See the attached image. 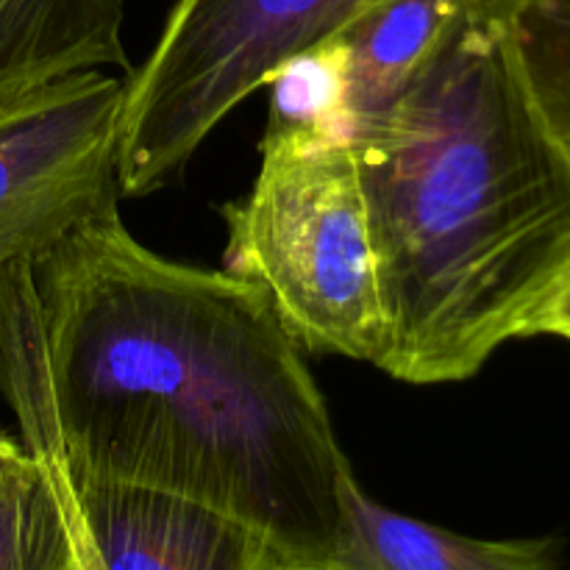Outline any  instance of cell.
I'll use <instances>...</instances> for the list:
<instances>
[{
	"label": "cell",
	"instance_id": "6da1fadb",
	"mask_svg": "<svg viewBox=\"0 0 570 570\" xmlns=\"http://www.w3.org/2000/svg\"><path fill=\"white\" fill-rule=\"evenodd\" d=\"M0 395L67 476L198 501L328 570L354 479L304 348L250 284L145 248L111 209L0 267Z\"/></svg>",
	"mask_w": 570,
	"mask_h": 570
},
{
	"label": "cell",
	"instance_id": "7a4b0ae2",
	"mask_svg": "<svg viewBox=\"0 0 570 570\" xmlns=\"http://www.w3.org/2000/svg\"><path fill=\"white\" fill-rule=\"evenodd\" d=\"M515 6L465 0L345 131L376 250V367L399 382L476 376L570 278V148L523 72Z\"/></svg>",
	"mask_w": 570,
	"mask_h": 570
},
{
	"label": "cell",
	"instance_id": "3957f363",
	"mask_svg": "<svg viewBox=\"0 0 570 570\" xmlns=\"http://www.w3.org/2000/svg\"><path fill=\"white\" fill-rule=\"evenodd\" d=\"M259 150L250 193L223 206V271L250 284L304 351L376 365L382 295L348 139L267 126Z\"/></svg>",
	"mask_w": 570,
	"mask_h": 570
},
{
	"label": "cell",
	"instance_id": "277c9868",
	"mask_svg": "<svg viewBox=\"0 0 570 570\" xmlns=\"http://www.w3.org/2000/svg\"><path fill=\"white\" fill-rule=\"evenodd\" d=\"M373 0H178L126 76L117 178L131 198L176 181L204 139L304 50Z\"/></svg>",
	"mask_w": 570,
	"mask_h": 570
},
{
	"label": "cell",
	"instance_id": "5b68a950",
	"mask_svg": "<svg viewBox=\"0 0 570 570\" xmlns=\"http://www.w3.org/2000/svg\"><path fill=\"white\" fill-rule=\"evenodd\" d=\"M122 95L126 78L92 70L0 106V267L117 209Z\"/></svg>",
	"mask_w": 570,
	"mask_h": 570
},
{
	"label": "cell",
	"instance_id": "8992f818",
	"mask_svg": "<svg viewBox=\"0 0 570 570\" xmlns=\"http://www.w3.org/2000/svg\"><path fill=\"white\" fill-rule=\"evenodd\" d=\"M45 465L53 468L100 570H289L259 532L226 512L161 490L72 479L53 462Z\"/></svg>",
	"mask_w": 570,
	"mask_h": 570
},
{
	"label": "cell",
	"instance_id": "52a82bcc",
	"mask_svg": "<svg viewBox=\"0 0 570 570\" xmlns=\"http://www.w3.org/2000/svg\"><path fill=\"white\" fill-rule=\"evenodd\" d=\"M122 0H0V106L61 78L131 72Z\"/></svg>",
	"mask_w": 570,
	"mask_h": 570
},
{
	"label": "cell",
	"instance_id": "ba28073f",
	"mask_svg": "<svg viewBox=\"0 0 570 570\" xmlns=\"http://www.w3.org/2000/svg\"><path fill=\"white\" fill-rule=\"evenodd\" d=\"M328 570H562L554 540H479L387 510L345 484L343 534Z\"/></svg>",
	"mask_w": 570,
	"mask_h": 570
},
{
	"label": "cell",
	"instance_id": "9c48e42d",
	"mask_svg": "<svg viewBox=\"0 0 570 570\" xmlns=\"http://www.w3.org/2000/svg\"><path fill=\"white\" fill-rule=\"evenodd\" d=\"M465 0H373L328 42L343 72V134L382 109Z\"/></svg>",
	"mask_w": 570,
	"mask_h": 570
},
{
	"label": "cell",
	"instance_id": "30bf717a",
	"mask_svg": "<svg viewBox=\"0 0 570 570\" xmlns=\"http://www.w3.org/2000/svg\"><path fill=\"white\" fill-rule=\"evenodd\" d=\"M0 570H76L59 479L22 445L0 456Z\"/></svg>",
	"mask_w": 570,
	"mask_h": 570
},
{
	"label": "cell",
	"instance_id": "8fae6325",
	"mask_svg": "<svg viewBox=\"0 0 570 570\" xmlns=\"http://www.w3.org/2000/svg\"><path fill=\"white\" fill-rule=\"evenodd\" d=\"M515 45L540 111L570 148V0H518Z\"/></svg>",
	"mask_w": 570,
	"mask_h": 570
},
{
	"label": "cell",
	"instance_id": "7c38bea8",
	"mask_svg": "<svg viewBox=\"0 0 570 570\" xmlns=\"http://www.w3.org/2000/svg\"><path fill=\"white\" fill-rule=\"evenodd\" d=\"M557 321H570V278L557 289L554 298L543 306L538 321L532 323V334H529V337H540V334L546 332V326H551V323Z\"/></svg>",
	"mask_w": 570,
	"mask_h": 570
},
{
	"label": "cell",
	"instance_id": "4fadbf2b",
	"mask_svg": "<svg viewBox=\"0 0 570 570\" xmlns=\"http://www.w3.org/2000/svg\"><path fill=\"white\" fill-rule=\"evenodd\" d=\"M61 488V484H59ZM61 499H65V493H61ZM65 510H67V501H65ZM67 518H70V532H72V549H76V570H100L98 560H95L92 549L87 546V540H83L81 529L76 527V521H72L70 510H67Z\"/></svg>",
	"mask_w": 570,
	"mask_h": 570
},
{
	"label": "cell",
	"instance_id": "5bb4252c",
	"mask_svg": "<svg viewBox=\"0 0 570 570\" xmlns=\"http://www.w3.org/2000/svg\"><path fill=\"white\" fill-rule=\"evenodd\" d=\"M543 334H549V337H560V340H566V343H570V321L551 323V326H546Z\"/></svg>",
	"mask_w": 570,
	"mask_h": 570
},
{
	"label": "cell",
	"instance_id": "9a60e30c",
	"mask_svg": "<svg viewBox=\"0 0 570 570\" xmlns=\"http://www.w3.org/2000/svg\"><path fill=\"white\" fill-rule=\"evenodd\" d=\"M14 451H20V443H14V440L6 438V434L0 432V456H9L14 454Z\"/></svg>",
	"mask_w": 570,
	"mask_h": 570
}]
</instances>
